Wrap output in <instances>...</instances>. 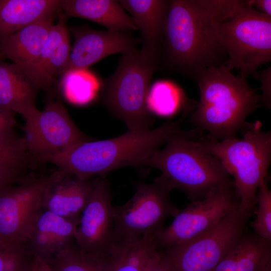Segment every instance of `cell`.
Returning <instances> with one entry per match:
<instances>
[{
    "instance_id": "6da1fadb",
    "label": "cell",
    "mask_w": 271,
    "mask_h": 271,
    "mask_svg": "<svg viewBox=\"0 0 271 271\" xmlns=\"http://www.w3.org/2000/svg\"><path fill=\"white\" fill-rule=\"evenodd\" d=\"M215 11L216 0L169 1L162 46L168 68L194 79L206 69L226 64L215 31Z\"/></svg>"
},
{
    "instance_id": "7a4b0ae2",
    "label": "cell",
    "mask_w": 271,
    "mask_h": 271,
    "mask_svg": "<svg viewBox=\"0 0 271 271\" xmlns=\"http://www.w3.org/2000/svg\"><path fill=\"white\" fill-rule=\"evenodd\" d=\"M183 119L181 117L177 120H168L153 129L128 130L110 139L82 142L53 157L49 162L82 179L105 177L118 168L144 165L164 143L182 130Z\"/></svg>"
},
{
    "instance_id": "3957f363",
    "label": "cell",
    "mask_w": 271,
    "mask_h": 271,
    "mask_svg": "<svg viewBox=\"0 0 271 271\" xmlns=\"http://www.w3.org/2000/svg\"><path fill=\"white\" fill-rule=\"evenodd\" d=\"M200 100L191 120L207 139L220 141L236 138L248 123L247 116L262 105V97L246 79L234 75L223 64L200 72L195 78Z\"/></svg>"
},
{
    "instance_id": "277c9868",
    "label": "cell",
    "mask_w": 271,
    "mask_h": 271,
    "mask_svg": "<svg viewBox=\"0 0 271 271\" xmlns=\"http://www.w3.org/2000/svg\"><path fill=\"white\" fill-rule=\"evenodd\" d=\"M200 132L182 130L144 164L160 170V180L172 190L183 191L192 201L203 199L214 188L234 185L220 162L195 139Z\"/></svg>"
},
{
    "instance_id": "5b68a950",
    "label": "cell",
    "mask_w": 271,
    "mask_h": 271,
    "mask_svg": "<svg viewBox=\"0 0 271 271\" xmlns=\"http://www.w3.org/2000/svg\"><path fill=\"white\" fill-rule=\"evenodd\" d=\"M214 25L230 70L246 79L270 61L271 16L254 9L252 0H216Z\"/></svg>"
},
{
    "instance_id": "8992f818",
    "label": "cell",
    "mask_w": 271,
    "mask_h": 271,
    "mask_svg": "<svg viewBox=\"0 0 271 271\" xmlns=\"http://www.w3.org/2000/svg\"><path fill=\"white\" fill-rule=\"evenodd\" d=\"M243 138L220 141L201 138L203 146L233 177L239 207L251 215L256 211V196L260 184L266 179L271 159V132L261 129V123H249L242 130Z\"/></svg>"
},
{
    "instance_id": "52a82bcc",
    "label": "cell",
    "mask_w": 271,
    "mask_h": 271,
    "mask_svg": "<svg viewBox=\"0 0 271 271\" xmlns=\"http://www.w3.org/2000/svg\"><path fill=\"white\" fill-rule=\"evenodd\" d=\"M159 63L135 49L122 54L115 71L104 82L103 103L128 130H148L153 123L146 101Z\"/></svg>"
},
{
    "instance_id": "ba28073f",
    "label": "cell",
    "mask_w": 271,
    "mask_h": 271,
    "mask_svg": "<svg viewBox=\"0 0 271 271\" xmlns=\"http://www.w3.org/2000/svg\"><path fill=\"white\" fill-rule=\"evenodd\" d=\"M251 215L239 205L199 235L159 250L161 257L172 271H213L240 239Z\"/></svg>"
},
{
    "instance_id": "9c48e42d",
    "label": "cell",
    "mask_w": 271,
    "mask_h": 271,
    "mask_svg": "<svg viewBox=\"0 0 271 271\" xmlns=\"http://www.w3.org/2000/svg\"><path fill=\"white\" fill-rule=\"evenodd\" d=\"M133 196L122 205L113 206L114 239L156 233L165 220L180 211L172 202V189L156 178L153 183L140 182Z\"/></svg>"
},
{
    "instance_id": "30bf717a",
    "label": "cell",
    "mask_w": 271,
    "mask_h": 271,
    "mask_svg": "<svg viewBox=\"0 0 271 271\" xmlns=\"http://www.w3.org/2000/svg\"><path fill=\"white\" fill-rule=\"evenodd\" d=\"M23 137L34 163L50 160L76 144L89 141L70 117L59 96L26 120Z\"/></svg>"
},
{
    "instance_id": "8fae6325",
    "label": "cell",
    "mask_w": 271,
    "mask_h": 271,
    "mask_svg": "<svg viewBox=\"0 0 271 271\" xmlns=\"http://www.w3.org/2000/svg\"><path fill=\"white\" fill-rule=\"evenodd\" d=\"M64 173L59 170L18 184L0 188V236L9 242L27 241L42 208L49 186Z\"/></svg>"
},
{
    "instance_id": "7c38bea8",
    "label": "cell",
    "mask_w": 271,
    "mask_h": 271,
    "mask_svg": "<svg viewBox=\"0 0 271 271\" xmlns=\"http://www.w3.org/2000/svg\"><path fill=\"white\" fill-rule=\"evenodd\" d=\"M239 205L234 185L212 190L180 211L171 224L156 234L159 250L187 241L212 227Z\"/></svg>"
},
{
    "instance_id": "4fadbf2b",
    "label": "cell",
    "mask_w": 271,
    "mask_h": 271,
    "mask_svg": "<svg viewBox=\"0 0 271 271\" xmlns=\"http://www.w3.org/2000/svg\"><path fill=\"white\" fill-rule=\"evenodd\" d=\"M110 184L101 177L82 211L74 235L79 249L89 256L104 259L114 242V221Z\"/></svg>"
},
{
    "instance_id": "5bb4252c",
    "label": "cell",
    "mask_w": 271,
    "mask_h": 271,
    "mask_svg": "<svg viewBox=\"0 0 271 271\" xmlns=\"http://www.w3.org/2000/svg\"><path fill=\"white\" fill-rule=\"evenodd\" d=\"M72 31L74 44L63 74L72 69H88L108 56L137 49L141 41L129 32L98 31L86 27L74 28Z\"/></svg>"
},
{
    "instance_id": "9a60e30c",
    "label": "cell",
    "mask_w": 271,
    "mask_h": 271,
    "mask_svg": "<svg viewBox=\"0 0 271 271\" xmlns=\"http://www.w3.org/2000/svg\"><path fill=\"white\" fill-rule=\"evenodd\" d=\"M38 57L19 68L36 89L49 90L63 74L71 50L66 18L61 12Z\"/></svg>"
},
{
    "instance_id": "2e32d148",
    "label": "cell",
    "mask_w": 271,
    "mask_h": 271,
    "mask_svg": "<svg viewBox=\"0 0 271 271\" xmlns=\"http://www.w3.org/2000/svg\"><path fill=\"white\" fill-rule=\"evenodd\" d=\"M141 35L140 51L160 62L164 40L169 1L120 0Z\"/></svg>"
},
{
    "instance_id": "e0dca14e",
    "label": "cell",
    "mask_w": 271,
    "mask_h": 271,
    "mask_svg": "<svg viewBox=\"0 0 271 271\" xmlns=\"http://www.w3.org/2000/svg\"><path fill=\"white\" fill-rule=\"evenodd\" d=\"M80 216L65 218L48 210L40 212L26 241L31 253L48 263L60 251L74 242Z\"/></svg>"
},
{
    "instance_id": "ac0fdd59",
    "label": "cell",
    "mask_w": 271,
    "mask_h": 271,
    "mask_svg": "<svg viewBox=\"0 0 271 271\" xmlns=\"http://www.w3.org/2000/svg\"><path fill=\"white\" fill-rule=\"evenodd\" d=\"M99 179H82L64 171L47 188L42 208L65 218L80 216Z\"/></svg>"
},
{
    "instance_id": "d6986e66",
    "label": "cell",
    "mask_w": 271,
    "mask_h": 271,
    "mask_svg": "<svg viewBox=\"0 0 271 271\" xmlns=\"http://www.w3.org/2000/svg\"><path fill=\"white\" fill-rule=\"evenodd\" d=\"M55 18L38 22L0 38V59H8L19 68L31 63L43 49Z\"/></svg>"
},
{
    "instance_id": "ffe728a7",
    "label": "cell",
    "mask_w": 271,
    "mask_h": 271,
    "mask_svg": "<svg viewBox=\"0 0 271 271\" xmlns=\"http://www.w3.org/2000/svg\"><path fill=\"white\" fill-rule=\"evenodd\" d=\"M61 10L66 17L85 19L107 30L130 32L138 30L132 18L114 0H62Z\"/></svg>"
},
{
    "instance_id": "44dd1931",
    "label": "cell",
    "mask_w": 271,
    "mask_h": 271,
    "mask_svg": "<svg viewBox=\"0 0 271 271\" xmlns=\"http://www.w3.org/2000/svg\"><path fill=\"white\" fill-rule=\"evenodd\" d=\"M155 235L114 239L104 259L106 271H147L159 255Z\"/></svg>"
},
{
    "instance_id": "7402d4cb",
    "label": "cell",
    "mask_w": 271,
    "mask_h": 271,
    "mask_svg": "<svg viewBox=\"0 0 271 271\" xmlns=\"http://www.w3.org/2000/svg\"><path fill=\"white\" fill-rule=\"evenodd\" d=\"M62 0H0V38L58 17Z\"/></svg>"
},
{
    "instance_id": "603a6c76",
    "label": "cell",
    "mask_w": 271,
    "mask_h": 271,
    "mask_svg": "<svg viewBox=\"0 0 271 271\" xmlns=\"http://www.w3.org/2000/svg\"><path fill=\"white\" fill-rule=\"evenodd\" d=\"M36 90L18 67L0 63V106L28 119L39 111Z\"/></svg>"
},
{
    "instance_id": "cb8c5ba5",
    "label": "cell",
    "mask_w": 271,
    "mask_h": 271,
    "mask_svg": "<svg viewBox=\"0 0 271 271\" xmlns=\"http://www.w3.org/2000/svg\"><path fill=\"white\" fill-rule=\"evenodd\" d=\"M271 261V241L245 230L213 271H261Z\"/></svg>"
},
{
    "instance_id": "d4e9b609",
    "label": "cell",
    "mask_w": 271,
    "mask_h": 271,
    "mask_svg": "<svg viewBox=\"0 0 271 271\" xmlns=\"http://www.w3.org/2000/svg\"><path fill=\"white\" fill-rule=\"evenodd\" d=\"M146 103L152 114L172 117L181 110L186 115L195 109L197 103L188 99L183 90L175 83L159 80L150 87Z\"/></svg>"
},
{
    "instance_id": "484cf974",
    "label": "cell",
    "mask_w": 271,
    "mask_h": 271,
    "mask_svg": "<svg viewBox=\"0 0 271 271\" xmlns=\"http://www.w3.org/2000/svg\"><path fill=\"white\" fill-rule=\"evenodd\" d=\"M61 89L65 98L77 105L91 102L98 94L100 84L87 69H72L61 76Z\"/></svg>"
},
{
    "instance_id": "4316f807",
    "label": "cell",
    "mask_w": 271,
    "mask_h": 271,
    "mask_svg": "<svg viewBox=\"0 0 271 271\" xmlns=\"http://www.w3.org/2000/svg\"><path fill=\"white\" fill-rule=\"evenodd\" d=\"M48 263L53 271H106L104 259L82 253L75 242L58 252Z\"/></svg>"
},
{
    "instance_id": "83f0119b",
    "label": "cell",
    "mask_w": 271,
    "mask_h": 271,
    "mask_svg": "<svg viewBox=\"0 0 271 271\" xmlns=\"http://www.w3.org/2000/svg\"><path fill=\"white\" fill-rule=\"evenodd\" d=\"M256 214L250 223L253 233L260 237L271 241V191L266 180L259 185L256 196Z\"/></svg>"
},
{
    "instance_id": "f1b7e54d",
    "label": "cell",
    "mask_w": 271,
    "mask_h": 271,
    "mask_svg": "<svg viewBox=\"0 0 271 271\" xmlns=\"http://www.w3.org/2000/svg\"><path fill=\"white\" fill-rule=\"evenodd\" d=\"M32 255L26 241H13L0 250V271H29Z\"/></svg>"
},
{
    "instance_id": "f546056e",
    "label": "cell",
    "mask_w": 271,
    "mask_h": 271,
    "mask_svg": "<svg viewBox=\"0 0 271 271\" xmlns=\"http://www.w3.org/2000/svg\"><path fill=\"white\" fill-rule=\"evenodd\" d=\"M28 154L24 140L14 134L0 138V159L13 156Z\"/></svg>"
},
{
    "instance_id": "4dcf8cb0",
    "label": "cell",
    "mask_w": 271,
    "mask_h": 271,
    "mask_svg": "<svg viewBox=\"0 0 271 271\" xmlns=\"http://www.w3.org/2000/svg\"><path fill=\"white\" fill-rule=\"evenodd\" d=\"M14 112L0 106V138L14 135L13 128L16 123Z\"/></svg>"
},
{
    "instance_id": "1f68e13d",
    "label": "cell",
    "mask_w": 271,
    "mask_h": 271,
    "mask_svg": "<svg viewBox=\"0 0 271 271\" xmlns=\"http://www.w3.org/2000/svg\"><path fill=\"white\" fill-rule=\"evenodd\" d=\"M270 67L259 72H256L254 76L261 82V89L262 91V102L266 107L270 108Z\"/></svg>"
},
{
    "instance_id": "d6a6232c",
    "label": "cell",
    "mask_w": 271,
    "mask_h": 271,
    "mask_svg": "<svg viewBox=\"0 0 271 271\" xmlns=\"http://www.w3.org/2000/svg\"><path fill=\"white\" fill-rule=\"evenodd\" d=\"M29 271H53L49 264L36 254L32 255Z\"/></svg>"
},
{
    "instance_id": "836d02e7",
    "label": "cell",
    "mask_w": 271,
    "mask_h": 271,
    "mask_svg": "<svg viewBox=\"0 0 271 271\" xmlns=\"http://www.w3.org/2000/svg\"><path fill=\"white\" fill-rule=\"evenodd\" d=\"M252 6H255L261 13L271 16L270 0H252Z\"/></svg>"
},
{
    "instance_id": "e575fe53",
    "label": "cell",
    "mask_w": 271,
    "mask_h": 271,
    "mask_svg": "<svg viewBox=\"0 0 271 271\" xmlns=\"http://www.w3.org/2000/svg\"><path fill=\"white\" fill-rule=\"evenodd\" d=\"M147 271H172L161 257H158L151 264Z\"/></svg>"
},
{
    "instance_id": "d590c367",
    "label": "cell",
    "mask_w": 271,
    "mask_h": 271,
    "mask_svg": "<svg viewBox=\"0 0 271 271\" xmlns=\"http://www.w3.org/2000/svg\"><path fill=\"white\" fill-rule=\"evenodd\" d=\"M11 242L3 239L0 240V250L5 248Z\"/></svg>"
},
{
    "instance_id": "8d00e7d4",
    "label": "cell",
    "mask_w": 271,
    "mask_h": 271,
    "mask_svg": "<svg viewBox=\"0 0 271 271\" xmlns=\"http://www.w3.org/2000/svg\"><path fill=\"white\" fill-rule=\"evenodd\" d=\"M261 271H271V261L266 264Z\"/></svg>"
},
{
    "instance_id": "74e56055",
    "label": "cell",
    "mask_w": 271,
    "mask_h": 271,
    "mask_svg": "<svg viewBox=\"0 0 271 271\" xmlns=\"http://www.w3.org/2000/svg\"><path fill=\"white\" fill-rule=\"evenodd\" d=\"M5 186H4V185L0 184V188H2L3 187H5Z\"/></svg>"
},
{
    "instance_id": "f35d334b",
    "label": "cell",
    "mask_w": 271,
    "mask_h": 271,
    "mask_svg": "<svg viewBox=\"0 0 271 271\" xmlns=\"http://www.w3.org/2000/svg\"><path fill=\"white\" fill-rule=\"evenodd\" d=\"M2 239H2V237H1V236H0V240H2ZM3 240H4V239H3Z\"/></svg>"
}]
</instances>
